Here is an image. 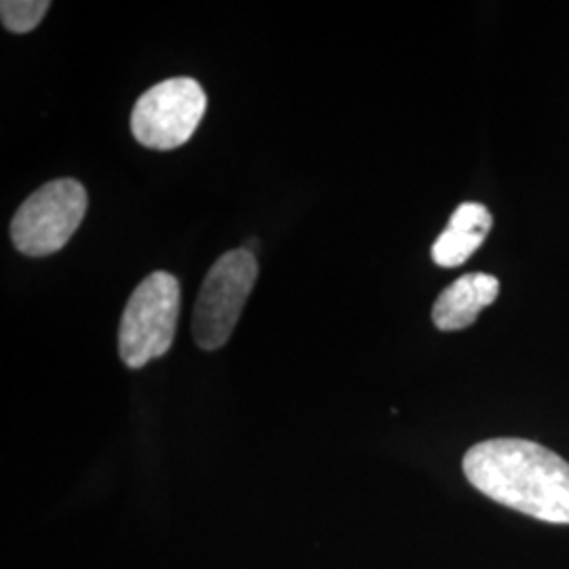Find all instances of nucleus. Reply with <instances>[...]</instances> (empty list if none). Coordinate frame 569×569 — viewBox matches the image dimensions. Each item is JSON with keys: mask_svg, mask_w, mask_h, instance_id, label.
<instances>
[{"mask_svg": "<svg viewBox=\"0 0 569 569\" xmlns=\"http://www.w3.org/2000/svg\"><path fill=\"white\" fill-rule=\"evenodd\" d=\"M47 0H2L0 20L2 26L13 34L32 32L49 11Z\"/></svg>", "mask_w": 569, "mask_h": 569, "instance_id": "obj_8", "label": "nucleus"}, {"mask_svg": "<svg viewBox=\"0 0 569 569\" xmlns=\"http://www.w3.org/2000/svg\"><path fill=\"white\" fill-rule=\"evenodd\" d=\"M207 110L203 87L190 77H176L142 93L131 112V133L152 150H173L188 142Z\"/></svg>", "mask_w": 569, "mask_h": 569, "instance_id": "obj_5", "label": "nucleus"}, {"mask_svg": "<svg viewBox=\"0 0 569 569\" xmlns=\"http://www.w3.org/2000/svg\"><path fill=\"white\" fill-rule=\"evenodd\" d=\"M87 211V190L72 178L44 183L21 203L13 222L11 239L18 251L42 258L60 251L79 230Z\"/></svg>", "mask_w": 569, "mask_h": 569, "instance_id": "obj_4", "label": "nucleus"}, {"mask_svg": "<svg viewBox=\"0 0 569 569\" xmlns=\"http://www.w3.org/2000/svg\"><path fill=\"white\" fill-rule=\"evenodd\" d=\"M500 296V281L491 274H465L441 291L432 306V323L441 331H460L472 326L481 310Z\"/></svg>", "mask_w": 569, "mask_h": 569, "instance_id": "obj_6", "label": "nucleus"}, {"mask_svg": "<svg viewBox=\"0 0 569 569\" xmlns=\"http://www.w3.org/2000/svg\"><path fill=\"white\" fill-rule=\"evenodd\" d=\"M180 319V283L169 272H152L136 287L122 312L119 352L131 369L163 357Z\"/></svg>", "mask_w": 569, "mask_h": 569, "instance_id": "obj_2", "label": "nucleus"}, {"mask_svg": "<svg viewBox=\"0 0 569 569\" xmlns=\"http://www.w3.org/2000/svg\"><path fill=\"white\" fill-rule=\"evenodd\" d=\"M465 475L493 502L569 526V462L526 439H489L468 449Z\"/></svg>", "mask_w": 569, "mask_h": 569, "instance_id": "obj_1", "label": "nucleus"}, {"mask_svg": "<svg viewBox=\"0 0 569 569\" xmlns=\"http://www.w3.org/2000/svg\"><path fill=\"white\" fill-rule=\"evenodd\" d=\"M256 279L258 260L247 247L228 251L211 266L192 317V338L199 348L218 350L230 340Z\"/></svg>", "mask_w": 569, "mask_h": 569, "instance_id": "obj_3", "label": "nucleus"}, {"mask_svg": "<svg viewBox=\"0 0 569 569\" xmlns=\"http://www.w3.org/2000/svg\"><path fill=\"white\" fill-rule=\"evenodd\" d=\"M491 213L481 203H462L451 216L448 228L432 244V262L441 268H456L483 244L491 230Z\"/></svg>", "mask_w": 569, "mask_h": 569, "instance_id": "obj_7", "label": "nucleus"}]
</instances>
